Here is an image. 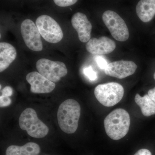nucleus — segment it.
I'll use <instances>...</instances> for the list:
<instances>
[{
    "label": "nucleus",
    "instance_id": "nucleus-1",
    "mask_svg": "<svg viewBox=\"0 0 155 155\" xmlns=\"http://www.w3.org/2000/svg\"><path fill=\"white\" fill-rule=\"evenodd\" d=\"M81 115V107L75 100L69 99L64 101L58 109L57 117L58 124L65 133H75L78 127Z\"/></svg>",
    "mask_w": 155,
    "mask_h": 155
},
{
    "label": "nucleus",
    "instance_id": "nucleus-2",
    "mask_svg": "<svg viewBox=\"0 0 155 155\" xmlns=\"http://www.w3.org/2000/svg\"><path fill=\"white\" fill-rule=\"evenodd\" d=\"M106 132L114 140L124 137L129 130L130 117L127 111L119 108L114 110L106 117L104 121Z\"/></svg>",
    "mask_w": 155,
    "mask_h": 155
},
{
    "label": "nucleus",
    "instance_id": "nucleus-3",
    "mask_svg": "<svg viewBox=\"0 0 155 155\" xmlns=\"http://www.w3.org/2000/svg\"><path fill=\"white\" fill-rule=\"evenodd\" d=\"M19 122L20 128L26 130L31 137L43 138L48 133V127L38 119L36 112L32 108H27L22 112Z\"/></svg>",
    "mask_w": 155,
    "mask_h": 155
},
{
    "label": "nucleus",
    "instance_id": "nucleus-4",
    "mask_svg": "<svg viewBox=\"0 0 155 155\" xmlns=\"http://www.w3.org/2000/svg\"><path fill=\"white\" fill-rule=\"evenodd\" d=\"M124 89L121 84L116 82L99 84L94 89V95L101 104L107 107L115 106L123 98Z\"/></svg>",
    "mask_w": 155,
    "mask_h": 155
},
{
    "label": "nucleus",
    "instance_id": "nucleus-5",
    "mask_svg": "<svg viewBox=\"0 0 155 155\" xmlns=\"http://www.w3.org/2000/svg\"><path fill=\"white\" fill-rule=\"evenodd\" d=\"M36 26L45 40L51 43H57L64 37L61 26L51 17L41 15L37 19Z\"/></svg>",
    "mask_w": 155,
    "mask_h": 155
},
{
    "label": "nucleus",
    "instance_id": "nucleus-6",
    "mask_svg": "<svg viewBox=\"0 0 155 155\" xmlns=\"http://www.w3.org/2000/svg\"><path fill=\"white\" fill-rule=\"evenodd\" d=\"M102 19L111 35L118 41H125L129 38V32L124 19L114 11H106Z\"/></svg>",
    "mask_w": 155,
    "mask_h": 155
},
{
    "label": "nucleus",
    "instance_id": "nucleus-7",
    "mask_svg": "<svg viewBox=\"0 0 155 155\" xmlns=\"http://www.w3.org/2000/svg\"><path fill=\"white\" fill-rule=\"evenodd\" d=\"M36 67L39 73L54 83L60 81L61 78L66 76L68 72L66 65L63 62L45 58L38 61Z\"/></svg>",
    "mask_w": 155,
    "mask_h": 155
},
{
    "label": "nucleus",
    "instance_id": "nucleus-8",
    "mask_svg": "<svg viewBox=\"0 0 155 155\" xmlns=\"http://www.w3.org/2000/svg\"><path fill=\"white\" fill-rule=\"evenodd\" d=\"M21 32L25 44L30 50L40 51L43 49L41 34L32 20L26 19L22 22Z\"/></svg>",
    "mask_w": 155,
    "mask_h": 155
},
{
    "label": "nucleus",
    "instance_id": "nucleus-9",
    "mask_svg": "<svg viewBox=\"0 0 155 155\" xmlns=\"http://www.w3.org/2000/svg\"><path fill=\"white\" fill-rule=\"evenodd\" d=\"M137 69V66L133 61H119L108 64L104 71L109 76L123 79L134 74Z\"/></svg>",
    "mask_w": 155,
    "mask_h": 155
},
{
    "label": "nucleus",
    "instance_id": "nucleus-10",
    "mask_svg": "<svg viewBox=\"0 0 155 155\" xmlns=\"http://www.w3.org/2000/svg\"><path fill=\"white\" fill-rule=\"evenodd\" d=\"M26 79L30 84V91L34 94L51 92L56 87L55 83L48 80L38 72H32L27 74Z\"/></svg>",
    "mask_w": 155,
    "mask_h": 155
},
{
    "label": "nucleus",
    "instance_id": "nucleus-11",
    "mask_svg": "<svg viewBox=\"0 0 155 155\" xmlns=\"http://www.w3.org/2000/svg\"><path fill=\"white\" fill-rule=\"evenodd\" d=\"M116 48V43L110 38L102 36L99 39L91 38L86 45L87 51L96 55L110 54Z\"/></svg>",
    "mask_w": 155,
    "mask_h": 155
},
{
    "label": "nucleus",
    "instance_id": "nucleus-12",
    "mask_svg": "<svg viewBox=\"0 0 155 155\" xmlns=\"http://www.w3.org/2000/svg\"><path fill=\"white\" fill-rule=\"evenodd\" d=\"M71 22L77 31L78 38L82 42H87L91 38L92 26L84 14L78 12L73 15Z\"/></svg>",
    "mask_w": 155,
    "mask_h": 155
},
{
    "label": "nucleus",
    "instance_id": "nucleus-13",
    "mask_svg": "<svg viewBox=\"0 0 155 155\" xmlns=\"http://www.w3.org/2000/svg\"><path fill=\"white\" fill-rule=\"evenodd\" d=\"M17 51L8 43H0V72L5 70L17 58Z\"/></svg>",
    "mask_w": 155,
    "mask_h": 155
},
{
    "label": "nucleus",
    "instance_id": "nucleus-14",
    "mask_svg": "<svg viewBox=\"0 0 155 155\" xmlns=\"http://www.w3.org/2000/svg\"><path fill=\"white\" fill-rule=\"evenodd\" d=\"M136 11L142 22H149L155 15V0H140L137 5Z\"/></svg>",
    "mask_w": 155,
    "mask_h": 155
},
{
    "label": "nucleus",
    "instance_id": "nucleus-15",
    "mask_svg": "<svg viewBox=\"0 0 155 155\" xmlns=\"http://www.w3.org/2000/svg\"><path fill=\"white\" fill-rule=\"evenodd\" d=\"M39 146L35 143L28 142L22 146L11 145L7 148L6 155H38L40 152Z\"/></svg>",
    "mask_w": 155,
    "mask_h": 155
},
{
    "label": "nucleus",
    "instance_id": "nucleus-16",
    "mask_svg": "<svg viewBox=\"0 0 155 155\" xmlns=\"http://www.w3.org/2000/svg\"><path fill=\"white\" fill-rule=\"evenodd\" d=\"M135 103L141 109L142 113L145 116H152L155 114V103L148 95L140 96L139 94H136L134 98Z\"/></svg>",
    "mask_w": 155,
    "mask_h": 155
},
{
    "label": "nucleus",
    "instance_id": "nucleus-17",
    "mask_svg": "<svg viewBox=\"0 0 155 155\" xmlns=\"http://www.w3.org/2000/svg\"><path fill=\"white\" fill-rule=\"evenodd\" d=\"M84 73L91 81H94L97 78L96 72L94 71L91 66L84 68Z\"/></svg>",
    "mask_w": 155,
    "mask_h": 155
},
{
    "label": "nucleus",
    "instance_id": "nucleus-18",
    "mask_svg": "<svg viewBox=\"0 0 155 155\" xmlns=\"http://www.w3.org/2000/svg\"><path fill=\"white\" fill-rule=\"evenodd\" d=\"M78 0H54L57 5L61 7H69L75 4Z\"/></svg>",
    "mask_w": 155,
    "mask_h": 155
},
{
    "label": "nucleus",
    "instance_id": "nucleus-19",
    "mask_svg": "<svg viewBox=\"0 0 155 155\" xmlns=\"http://www.w3.org/2000/svg\"><path fill=\"white\" fill-rule=\"evenodd\" d=\"M95 61L100 69L105 70L108 64L105 59L101 56H97L95 58Z\"/></svg>",
    "mask_w": 155,
    "mask_h": 155
},
{
    "label": "nucleus",
    "instance_id": "nucleus-20",
    "mask_svg": "<svg viewBox=\"0 0 155 155\" xmlns=\"http://www.w3.org/2000/svg\"><path fill=\"white\" fill-rule=\"evenodd\" d=\"M12 101L9 97L2 95L0 97V107H8L11 104Z\"/></svg>",
    "mask_w": 155,
    "mask_h": 155
},
{
    "label": "nucleus",
    "instance_id": "nucleus-21",
    "mask_svg": "<svg viewBox=\"0 0 155 155\" xmlns=\"http://www.w3.org/2000/svg\"><path fill=\"white\" fill-rule=\"evenodd\" d=\"M13 90L12 87L10 86H6L2 90V95L5 96L11 97L13 94Z\"/></svg>",
    "mask_w": 155,
    "mask_h": 155
},
{
    "label": "nucleus",
    "instance_id": "nucleus-22",
    "mask_svg": "<svg viewBox=\"0 0 155 155\" xmlns=\"http://www.w3.org/2000/svg\"><path fill=\"white\" fill-rule=\"evenodd\" d=\"M134 155H152V153L149 150L146 149H141L137 151Z\"/></svg>",
    "mask_w": 155,
    "mask_h": 155
},
{
    "label": "nucleus",
    "instance_id": "nucleus-23",
    "mask_svg": "<svg viewBox=\"0 0 155 155\" xmlns=\"http://www.w3.org/2000/svg\"><path fill=\"white\" fill-rule=\"evenodd\" d=\"M148 95L150 97L155 103V87L154 88L150 89L148 92Z\"/></svg>",
    "mask_w": 155,
    "mask_h": 155
},
{
    "label": "nucleus",
    "instance_id": "nucleus-24",
    "mask_svg": "<svg viewBox=\"0 0 155 155\" xmlns=\"http://www.w3.org/2000/svg\"><path fill=\"white\" fill-rule=\"evenodd\" d=\"M153 78H154V80H155V72L154 73V74Z\"/></svg>",
    "mask_w": 155,
    "mask_h": 155
},
{
    "label": "nucleus",
    "instance_id": "nucleus-25",
    "mask_svg": "<svg viewBox=\"0 0 155 155\" xmlns=\"http://www.w3.org/2000/svg\"></svg>",
    "mask_w": 155,
    "mask_h": 155
}]
</instances>
